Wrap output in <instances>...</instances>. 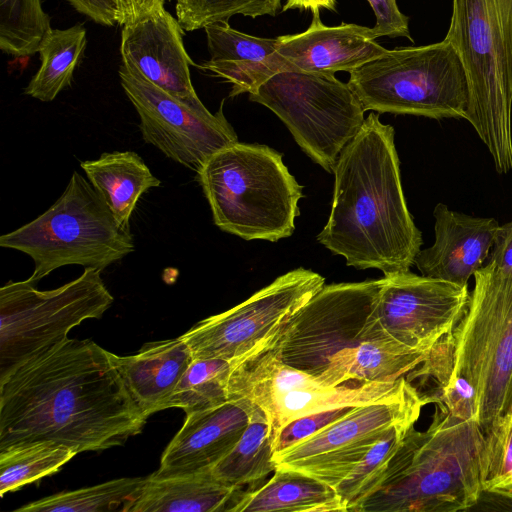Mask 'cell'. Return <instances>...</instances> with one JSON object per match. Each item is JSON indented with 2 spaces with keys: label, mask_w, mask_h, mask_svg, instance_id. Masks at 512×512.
Here are the masks:
<instances>
[{
  "label": "cell",
  "mask_w": 512,
  "mask_h": 512,
  "mask_svg": "<svg viewBox=\"0 0 512 512\" xmlns=\"http://www.w3.org/2000/svg\"><path fill=\"white\" fill-rule=\"evenodd\" d=\"M146 421L110 352L89 339L67 338L0 379V451L35 442L106 450Z\"/></svg>",
  "instance_id": "1"
},
{
  "label": "cell",
  "mask_w": 512,
  "mask_h": 512,
  "mask_svg": "<svg viewBox=\"0 0 512 512\" xmlns=\"http://www.w3.org/2000/svg\"><path fill=\"white\" fill-rule=\"evenodd\" d=\"M394 128L370 113L335 168L328 221L317 240L347 266L385 277L410 271L423 243L408 210Z\"/></svg>",
  "instance_id": "2"
},
{
  "label": "cell",
  "mask_w": 512,
  "mask_h": 512,
  "mask_svg": "<svg viewBox=\"0 0 512 512\" xmlns=\"http://www.w3.org/2000/svg\"><path fill=\"white\" fill-rule=\"evenodd\" d=\"M484 433L436 406L425 431L412 426L373 491L353 512H456L477 504Z\"/></svg>",
  "instance_id": "3"
},
{
  "label": "cell",
  "mask_w": 512,
  "mask_h": 512,
  "mask_svg": "<svg viewBox=\"0 0 512 512\" xmlns=\"http://www.w3.org/2000/svg\"><path fill=\"white\" fill-rule=\"evenodd\" d=\"M197 180L220 230L271 242L294 232L302 186L271 147L237 141L213 154Z\"/></svg>",
  "instance_id": "4"
},
{
  "label": "cell",
  "mask_w": 512,
  "mask_h": 512,
  "mask_svg": "<svg viewBox=\"0 0 512 512\" xmlns=\"http://www.w3.org/2000/svg\"><path fill=\"white\" fill-rule=\"evenodd\" d=\"M445 39L466 69L465 119L499 173L512 169V0H453Z\"/></svg>",
  "instance_id": "5"
},
{
  "label": "cell",
  "mask_w": 512,
  "mask_h": 512,
  "mask_svg": "<svg viewBox=\"0 0 512 512\" xmlns=\"http://www.w3.org/2000/svg\"><path fill=\"white\" fill-rule=\"evenodd\" d=\"M0 246L32 258L35 268L28 280L35 284L66 265L102 272L135 250L130 230L118 224L92 184L76 171L48 210L2 235Z\"/></svg>",
  "instance_id": "6"
},
{
  "label": "cell",
  "mask_w": 512,
  "mask_h": 512,
  "mask_svg": "<svg viewBox=\"0 0 512 512\" xmlns=\"http://www.w3.org/2000/svg\"><path fill=\"white\" fill-rule=\"evenodd\" d=\"M474 279L463 317L440 343L451 373L476 390L478 424L485 431L512 402V273L486 263Z\"/></svg>",
  "instance_id": "7"
},
{
  "label": "cell",
  "mask_w": 512,
  "mask_h": 512,
  "mask_svg": "<svg viewBox=\"0 0 512 512\" xmlns=\"http://www.w3.org/2000/svg\"><path fill=\"white\" fill-rule=\"evenodd\" d=\"M347 84L365 111L465 119L469 105L465 66L445 38L388 50L351 71Z\"/></svg>",
  "instance_id": "8"
},
{
  "label": "cell",
  "mask_w": 512,
  "mask_h": 512,
  "mask_svg": "<svg viewBox=\"0 0 512 512\" xmlns=\"http://www.w3.org/2000/svg\"><path fill=\"white\" fill-rule=\"evenodd\" d=\"M381 286L382 279L324 285L254 349L318 378L363 341L388 335L376 312Z\"/></svg>",
  "instance_id": "9"
},
{
  "label": "cell",
  "mask_w": 512,
  "mask_h": 512,
  "mask_svg": "<svg viewBox=\"0 0 512 512\" xmlns=\"http://www.w3.org/2000/svg\"><path fill=\"white\" fill-rule=\"evenodd\" d=\"M36 285L27 279L0 288V379L83 321L100 319L114 301L101 271L92 268L56 289Z\"/></svg>",
  "instance_id": "10"
},
{
  "label": "cell",
  "mask_w": 512,
  "mask_h": 512,
  "mask_svg": "<svg viewBox=\"0 0 512 512\" xmlns=\"http://www.w3.org/2000/svg\"><path fill=\"white\" fill-rule=\"evenodd\" d=\"M249 99L273 111L300 148L328 172L365 120L359 98L334 74L282 71Z\"/></svg>",
  "instance_id": "11"
},
{
  "label": "cell",
  "mask_w": 512,
  "mask_h": 512,
  "mask_svg": "<svg viewBox=\"0 0 512 512\" xmlns=\"http://www.w3.org/2000/svg\"><path fill=\"white\" fill-rule=\"evenodd\" d=\"M410 382H349L326 387L306 372L290 367L269 353L254 349L231 362L227 393L258 406L266 415L272 442L289 422L315 412L360 406L391 397Z\"/></svg>",
  "instance_id": "12"
},
{
  "label": "cell",
  "mask_w": 512,
  "mask_h": 512,
  "mask_svg": "<svg viewBox=\"0 0 512 512\" xmlns=\"http://www.w3.org/2000/svg\"><path fill=\"white\" fill-rule=\"evenodd\" d=\"M431 403L410 383L391 397L356 407L313 436L272 456L279 469L305 473L336 488L389 431L413 425Z\"/></svg>",
  "instance_id": "13"
},
{
  "label": "cell",
  "mask_w": 512,
  "mask_h": 512,
  "mask_svg": "<svg viewBox=\"0 0 512 512\" xmlns=\"http://www.w3.org/2000/svg\"><path fill=\"white\" fill-rule=\"evenodd\" d=\"M324 285L320 274L294 269L233 308L199 321L181 337L193 359L235 361L273 334Z\"/></svg>",
  "instance_id": "14"
},
{
  "label": "cell",
  "mask_w": 512,
  "mask_h": 512,
  "mask_svg": "<svg viewBox=\"0 0 512 512\" xmlns=\"http://www.w3.org/2000/svg\"><path fill=\"white\" fill-rule=\"evenodd\" d=\"M118 74L139 115L144 141L173 161L197 172L213 154L238 141L222 108L212 114L205 106L188 105L123 63Z\"/></svg>",
  "instance_id": "15"
},
{
  "label": "cell",
  "mask_w": 512,
  "mask_h": 512,
  "mask_svg": "<svg viewBox=\"0 0 512 512\" xmlns=\"http://www.w3.org/2000/svg\"><path fill=\"white\" fill-rule=\"evenodd\" d=\"M469 298L468 286L408 271L382 279L376 312L389 336L410 348L429 352L452 333Z\"/></svg>",
  "instance_id": "16"
},
{
  "label": "cell",
  "mask_w": 512,
  "mask_h": 512,
  "mask_svg": "<svg viewBox=\"0 0 512 512\" xmlns=\"http://www.w3.org/2000/svg\"><path fill=\"white\" fill-rule=\"evenodd\" d=\"M183 34L177 18L165 8L126 23L121 32L122 63L180 101L202 107L190 75V65H197L186 52Z\"/></svg>",
  "instance_id": "17"
},
{
  "label": "cell",
  "mask_w": 512,
  "mask_h": 512,
  "mask_svg": "<svg viewBox=\"0 0 512 512\" xmlns=\"http://www.w3.org/2000/svg\"><path fill=\"white\" fill-rule=\"evenodd\" d=\"M252 403L229 399L225 403L193 412L165 448L155 477L212 469L236 445L245 431Z\"/></svg>",
  "instance_id": "18"
},
{
  "label": "cell",
  "mask_w": 512,
  "mask_h": 512,
  "mask_svg": "<svg viewBox=\"0 0 512 512\" xmlns=\"http://www.w3.org/2000/svg\"><path fill=\"white\" fill-rule=\"evenodd\" d=\"M376 39L372 28L354 23L327 26L316 13L305 31L277 37V53L288 71L350 73L388 51Z\"/></svg>",
  "instance_id": "19"
},
{
  "label": "cell",
  "mask_w": 512,
  "mask_h": 512,
  "mask_svg": "<svg viewBox=\"0 0 512 512\" xmlns=\"http://www.w3.org/2000/svg\"><path fill=\"white\" fill-rule=\"evenodd\" d=\"M435 242L420 250L414 264L421 275L467 286L493 247L499 223L473 217L438 203L433 212Z\"/></svg>",
  "instance_id": "20"
},
{
  "label": "cell",
  "mask_w": 512,
  "mask_h": 512,
  "mask_svg": "<svg viewBox=\"0 0 512 512\" xmlns=\"http://www.w3.org/2000/svg\"><path fill=\"white\" fill-rule=\"evenodd\" d=\"M210 60L198 66L232 84L229 97L254 93L275 74L288 71L277 53V38L252 36L228 22L204 28Z\"/></svg>",
  "instance_id": "21"
},
{
  "label": "cell",
  "mask_w": 512,
  "mask_h": 512,
  "mask_svg": "<svg viewBox=\"0 0 512 512\" xmlns=\"http://www.w3.org/2000/svg\"><path fill=\"white\" fill-rule=\"evenodd\" d=\"M111 361L133 400L148 418L166 409L193 356L181 336L144 344L133 355L110 352Z\"/></svg>",
  "instance_id": "22"
},
{
  "label": "cell",
  "mask_w": 512,
  "mask_h": 512,
  "mask_svg": "<svg viewBox=\"0 0 512 512\" xmlns=\"http://www.w3.org/2000/svg\"><path fill=\"white\" fill-rule=\"evenodd\" d=\"M249 489L220 481L212 470L146 480L124 512H235Z\"/></svg>",
  "instance_id": "23"
},
{
  "label": "cell",
  "mask_w": 512,
  "mask_h": 512,
  "mask_svg": "<svg viewBox=\"0 0 512 512\" xmlns=\"http://www.w3.org/2000/svg\"><path fill=\"white\" fill-rule=\"evenodd\" d=\"M427 354L385 335L363 341L333 361L317 379L326 387L349 382H395L420 365Z\"/></svg>",
  "instance_id": "24"
},
{
  "label": "cell",
  "mask_w": 512,
  "mask_h": 512,
  "mask_svg": "<svg viewBox=\"0 0 512 512\" xmlns=\"http://www.w3.org/2000/svg\"><path fill=\"white\" fill-rule=\"evenodd\" d=\"M89 182L118 224L130 230V218L140 197L161 185L142 158L132 151L103 153L80 163Z\"/></svg>",
  "instance_id": "25"
},
{
  "label": "cell",
  "mask_w": 512,
  "mask_h": 512,
  "mask_svg": "<svg viewBox=\"0 0 512 512\" xmlns=\"http://www.w3.org/2000/svg\"><path fill=\"white\" fill-rule=\"evenodd\" d=\"M347 512L336 489L305 473L279 469L247 490L235 512Z\"/></svg>",
  "instance_id": "26"
},
{
  "label": "cell",
  "mask_w": 512,
  "mask_h": 512,
  "mask_svg": "<svg viewBox=\"0 0 512 512\" xmlns=\"http://www.w3.org/2000/svg\"><path fill=\"white\" fill-rule=\"evenodd\" d=\"M272 437L265 413L252 404L248 425L234 448L211 470L223 483L254 489L276 471Z\"/></svg>",
  "instance_id": "27"
},
{
  "label": "cell",
  "mask_w": 512,
  "mask_h": 512,
  "mask_svg": "<svg viewBox=\"0 0 512 512\" xmlns=\"http://www.w3.org/2000/svg\"><path fill=\"white\" fill-rule=\"evenodd\" d=\"M86 45L87 32L83 25L52 28L39 47L41 64L24 93L42 102L53 101L61 91L70 87Z\"/></svg>",
  "instance_id": "28"
},
{
  "label": "cell",
  "mask_w": 512,
  "mask_h": 512,
  "mask_svg": "<svg viewBox=\"0 0 512 512\" xmlns=\"http://www.w3.org/2000/svg\"><path fill=\"white\" fill-rule=\"evenodd\" d=\"M146 477H123L71 491H63L25 504L17 512L122 511L136 498Z\"/></svg>",
  "instance_id": "29"
},
{
  "label": "cell",
  "mask_w": 512,
  "mask_h": 512,
  "mask_svg": "<svg viewBox=\"0 0 512 512\" xmlns=\"http://www.w3.org/2000/svg\"><path fill=\"white\" fill-rule=\"evenodd\" d=\"M483 433L481 493L475 506L498 504L512 510V416L498 418Z\"/></svg>",
  "instance_id": "30"
},
{
  "label": "cell",
  "mask_w": 512,
  "mask_h": 512,
  "mask_svg": "<svg viewBox=\"0 0 512 512\" xmlns=\"http://www.w3.org/2000/svg\"><path fill=\"white\" fill-rule=\"evenodd\" d=\"M53 442H35L0 451V496L56 473L75 455Z\"/></svg>",
  "instance_id": "31"
},
{
  "label": "cell",
  "mask_w": 512,
  "mask_h": 512,
  "mask_svg": "<svg viewBox=\"0 0 512 512\" xmlns=\"http://www.w3.org/2000/svg\"><path fill=\"white\" fill-rule=\"evenodd\" d=\"M231 362L193 359L170 396L166 409L179 408L185 414L209 409L229 400L227 384Z\"/></svg>",
  "instance_id": "32"
},
{
  "label": "cell",
  "mask_w": 512,
  "mask_h": 512,
  "mask_svg": "<svg viewBox=\"0 0 512 512\" xmlns=\"http://www.w3.org/2000/svg\"><path fill=\"white\" fill-rule=\"evenodd\" d=\"M41 0H0V49L23 57L38 53L51 31Z\"/></svg>",
  "instance_id": "33"
},
{
  "label": "cell",
  "mask_w": 512,
  "mask_h": 512,
  "mask_svg": "<svg viewBox=\"0 0 512 512\" xmlns=\"http://www.w3.org/2000/svg\"><path fill=\"white\" fill-rule=\"evenodd\" d=\"M413 425H399L377 442L335 488L347 512L365 499L375 488L398 450L405 434Z\"/></svg>",
  "instance_id": "34"
},
{
  "label": "cell",
  "mask_w": 512,
  "mask_h": 512,
  "mask_svg": "<svg viewBox=\"0 0 512 512\" xmlns=\"http://www.w3.org/2000/svg\"><path fill=\"white\" fill-rule=\"evenodd\" d=\"M281 0H176V18L184 31L228 22L235 15L251 18L276 16Z\"/></svg>",
  "instance_id": "35"
},
{
  "label": "cell",
  "mask_w": 512,
  "mask_h": 512,
  "mask_svg": "<svg viewBox=\"0 0 512 512\" xmlns=\"http://www.w3.org/2000/svg\"><path fill=\"white\" fill-rule=\"evenodd\" d=\"M356 407L358 406H342L322 410L289 422L280 429L272 442L273 455L313 436L346 416Z\"/></svg>",
  "instance_id": "36"
},
{
  "label": "cell",
  "mask_w": 512,
  "mask_h": 512,
  "mask_svg": "<svg viewBox=\"0 0 512 512\" xmlns=\"http://www.w3.org/2000/svg\"><path fill=\"white\" fill-rule=\"evenodd\" d=\"M367 1L376 16V24L372 28L376 38L382 36L405 37L414 43L409 30V18L400 11L397 0Z\"/></svg>",
  "instance_id": "37"
},
{
  "label": "cell",
  "mask_w": 512,
  "mask_h": 512,
  "mask_svg": "<svg viewBox=\"0 0 512 512\" xmlns=\"http://www.w3.org/2000/svg\"><path fill=\"white\" fill-rule=\"evenodd\" d=\"M77 12L104 26L119 25L113 0H66Z\"/></svg>",
  "instance_id": "38"
},
{
  "label": "cell",
  "mask_w": 512,
  "mask_h": 512,
  "mask_svg": "<svg viewBox=\"0 0 512 512\" xmlns=\"http://www.w3.org/2000/svg\"><path fill=\"white\" fill-rule=\"evenodd\" d=\"M486 263L512 273V221L499 226Z\"/></svg>",
  "instance_id": "39"
},
{
  "label": "cell",
  "mask_w": 512,
  "mask_h": 512,
  "mask_svg": "<svg viewBox=\"0 0 512 512\" xmlns=\"http://www.w3.org/2000/svg\"><path fill=\"white\" fill-rule=\"evenodd\" d=\"M116 6L119 25L137 20L164 8L166 0H113Z\"/></svg>",
  "instance_id": "40"
},
{
  "label": "cell",
  "mask_w": 512,
  "mask_h": 512,
  "mask_svg": "<svg viewBox=\"0 0 512 512\" xmlns=\"http://www.w3.org/2000/svg\"><path fill=\"white\" fill-rule=\"evenodd\" d=\"M321 8L336 11V0H286L282 11L299 9L310 10L313 14H316L319 13Z\"/></svg>",
  "instance_id": "41"
},
{
  "label": "cell",
  "mask_w": 512,
  "mask_h": 512,
  "mask_svg": "<svg viewBox=\"0 0 512 512\" xmlns=\"http://www.w3.org/2000/svg\"><path fill=\"white\" fill-rule=\"evenodd\" d=\"M506 415H511L512 416V402L510 404V408H509L508 413Z\"/></svg>",
  "instance_id": "42"
}]
</instances>
